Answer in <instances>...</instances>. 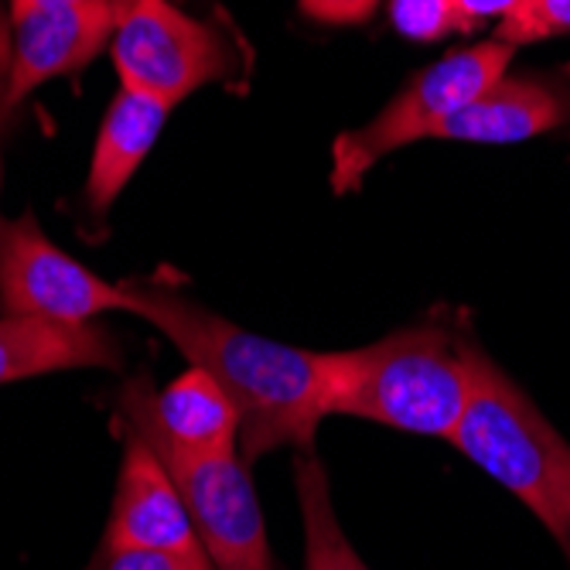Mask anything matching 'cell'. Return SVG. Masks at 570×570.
<instances>
[{
    "label": "cell",
    "instance_id": "obj_1",
    "mask_svg": "<svg viewBox=\"0 0 570 570\" xmlns=\"http://www.w3.org/2000/svg\"><path fill=\"white\" fill-rule=\"evenodd\" d=\"M127 311L150 322L171 345L219 380L239 410V458L253 464L271 451H315L332 417V352H311L246 332L161 277L120 281Z\"/></svg>",
    "mask_w": 570,
    "mask_h": 570
},
{
    "label": "cell",
    "instance_id": "obj_2",
    "mask_svg": "<svg viewBox=\"0 0 570 570\" xmlns=\"http://www.w3.org/2000/svg\"><path fill=\"white\" fill-rule=\"evenodd\" d=\"M482 362L464 311H428L373 345L332 352V413L451 441Z\"/></svg>",
    "mask_w": 570,
    "mask_h": 570
},
{
    "label": "cell",
    "instance_id": "obj_3",
    "mask_svg": "<svg viewBox=\"0 0 570 570\" xmlns=\"http://www.w3.org/2000/svg\"><path fill=\"white\" fill-rule=\"evenodd\" d=\"M451 444L520 499L570 560V444L489 355Z\"/></svg>",
    "mask_w": 570,
    "mask_h": 570
},
{
    "label": "cell",
    "instance_id": "obj_4",
    "mask_svg": "<svg viewBox=\"0 0 570 570\" xmlns=\"http://www.w3.org/2000/svg\"><path fill=\"white\" fill-rule=\"evenodd\" d=\"M515 56V48L492 38L472 48H458L441 62L413 76L386 107L355 130H345L332 144V191L348 195L362 185L393 150L441 137V130L472 102L495 86Z\"/></svg>",
    "mask_w": 570,
    "mask_h": 570
},
{
    "label": "cell",
    "instance_id": "obj_5",
    "mask_svg": "<svg viewBox=\"0 0 570 570\" xmlns=\"http://www.w3.org/2000/svg\"><path fill=\"white\" fill-rule=\"evenodd\" d=\"M110 56L120 86L178 107L195 89L233 69V48L205 21L188 18L171 0H137L124 14Z\"/></svg>",
    "mask_w": 570,
    "mask_h": 570
},
{
    "label": "cell",
    "instance_id": "obj_6",
    "mask_svg": "<svg viewBox=\"0 0 570 570\" xmlns=\"http://www.w3.org/2000/svg\"><path fill=\"white\" fill-rule=\"evenodd\" d=\"M0 307L4 315L82 325L107 311H127V297L120 284L96 277L59 249L24 213L0 219Z\"/></svg>",
    "mask_w": 570,
    "mask_h": 570
},
{
    "label": "cell",
    "instance_id": "obj_7",
    "mask_svg": "<svg viewBox=\"0 0 570 570\" xmlns=\"http://www.w3.org/2000/svg\"><path fill=\"white\" fill-rule=\"evenodd\" d=\"M127 428V424H120ZM137 431V428H127ZM158 458L165 469L178 482L188 515L198 530V540L216 563V570H277L261 499H256L249 464L239 454H223V458H188L137 431Z\"/></svg>",
    "mask_w": 570,
    "mask_h": 570
},
{
    "label": "cell",
    "instance_id": "obj_8",
    "mask_svg": "<svg viewBox=\"0 0 570 570\" xmlns=\"http://www.w3.org/2000/svg\"><path fill=\"white\" fill-rule=\"evenodd\" d=\"M117 424L137 428L188 458L239 454V410L233 396L198 366H188L165 390H154L147 376L120 390Z\"/></svg>",
    "mask_w": 570,
    "mask_h": 570
},
{
    "label": "cell",
    "instance_id": "obj_9",
    "mask_svg": "<svg viewBox=\"0 0 570 570\" xmlns=\"http://www.w3.org/2000/svg\"><path fill=\"white\" fill-rule=\"evenodd\" d=\"M124 464L117 479V495L102 533V547H144V550H175L205 553L198 530L188 515L185 495L165 461L158 458L137 431L120 428Z\"/></svg>",
    "mask_w": 570,
    "mask_h": 570
},
{
    "label": "cell",
    "instance_id": "obj_10",
    "mask_svg": "<svg viewBox=\"0 0 570 570\" xmlns=\"http://www.w3.org/2000/svg\"><path fill=\"white\" fill-rule=\"evenodd\" d=\"M127 11L107 4L38 8L11 14V107L38 86L76 76L114 45Z\"/></svg>",
    "mask_w": 570,
    "mask_h": 570
},
{
    "label": "cell",
    "instance_id": "obj_11",
    "mask_svg": "<svg viewBox=\"0 0 570 570\" xmlns=\"http://www.w3.org/2000/svg\"><path fill=\"white\" fill-rule=\"evenodd\" d=\"M563 124H570V66L557 72H505L472 107H464L438 140L520 144Z\"/></svg>",
    "mask_w": 570,
    "mask_h": 570
},
{
    "label": "cell",
    "instance_id": "obj_12",
    "mask_svg": "<svg viewBox=\"0 0 570 570\" xmlns=\"http://www.w3.org/2000/svg\"><path fill=\"white\" fill-rule=\"evenodd\" d=\"M120 362L124 352L117 338L96 322L62 325L21 315L0 318V386L66 370H117Z\"/></svg>",
    "mask_w": 570,
    "mask_h": 570
},
{
    "label": "cell",
    "instance_id": "obj_13",
    "mask_svg": "<svg viewBox=\"0 0 570 570\" xmlns=\"http://www.w3.org/2000/svg\"><path fill=\"white\" fill-rule=\"evenodd\" d=\"M171 107L147 92L120 86L114 96L107 117L99 124L92 161H89V178H86V205L89 213L102 216L110 213L117 195L130 185L137 168L158 144L165 124H168Z\"/></svg>",
    "mask_w": 570,
    "mask_h": 570
},
{
    "label": "cell",
    "instance_id": "obj_14",
    "mask_svg": "<svg viewBox=\"0 0 570 570\" xmlns=\"http://www.w3.org/2000/svg\"><path fill=\"white\" fill-rule=\"evenodd\" d=\"M294 482L304 520V570H370L342 533L328 472L315 451L294 458Z\"/></svg>",
    "mask_w": 570,
    "mask_h": 570
},
{
    "label": "cell",
    "instance_id": "obj_15",
    "mask_svg": "<svg viewBox=\"0 0 570 570\" xmlns=\"http://www.w3.org/2000/svg\"><path fill=\"white\" fill-rule=\"evenodd\" d=\"M390 21L410 41H441L464 31L454 0H390Z\"/></svg>",
    "mask_w": 570,
    "mask_h": 570
},
{
    "label": "cell",
    "instance_id": "obj_16",
    "mask_svg": "<svg viewBox=\"0 0 570 570\" xmlns=\"http://www.w3.org/2000/svg\"><path fill=\"white\" fill-rule=\"evenodd\" d=\"M570 31V0H527L520 14L505 18L495 28V38L505 45H530L547 41Z\"/></svg>",
    "mask_w": 570,
    "mask_h": 570
},
{
    "label": "cell",
    "instance_id": "obj_17",
    "mask_svg": "<svg viewBox=\"0 0 570 570\" xmlns=\"http://www.w3.org/2000/svg\"><path fill=\"white\" fill-rule=\"evenodd\" d=\"M89 570H216L209 553H175L144 547H99Z\"/></svg>",
    "mask_w": 570,
    "mask_h": 570
},
{
    "label": "cell",
    "instance_id": "obj_18",
    "mask_svg": "<svg viewBox=\"0 0 570 570\" xmlns=\"http://www.w3.org/2000/svg\"><path fill=\"white\" fill-rule=\"evenodd\" d=\"M301 11L311 21H322V24H362L380 0H297Z\"/></svg>",
    "mask_w": 570,
    "mask_h": 570
},
{
    "label": "cell",
    "instance_id": "obj_19",
    "mask_svg": "<svg viewBox=\"0 0 570 570\" xmlns=\"http://www.w3.org/2000/svg\"><path fill=\"white\" fill-rule=\"evenodd\" d=\"M527 0H454V11L464 24V31H475L482 21H505L512 14H520Z\"/></svg>",
    "mask_w": 570,
    "mask_h": 570
},
{
    "label": "cell",
    "instance_id": "obj_20",
    "mask_svg": "<svg viewBox=\"0 0 570 570\" xmlns=\"http://www.w3.org/2000/svg\"><path fill=\"white\" fill-rule=\"evenodd\" d=\"M11 110V21L0 11V127H4Z\"/></svg>",
    "mask_w": 570,
    "mask_h": 570
},
{
    "label": "cell",
    "instance_id": "obj_21",
    "mask_svg": "<svg viewBox=\"0 0 570 570\" xmlns=\"http://www.w3.org/2000/svg\"><path fill=\"white\" fill-rule=\"evenodd\" d=\"M79 4H107L117 11H130L137 0H11V14L38 11V8H79Z\"/></svg>",
    "mask_w": 570,
    "mask_h": 570
}]
</instances>
